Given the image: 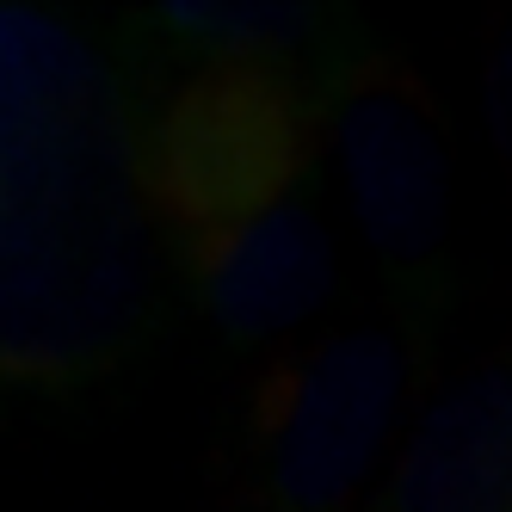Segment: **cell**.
Wrapping results in <instances>:
<instances>
[{
  "label": "cell",
  "instance_id": "6da1fadb",
  "mask_svg": "<svg viewBox=\"0 0 512 512\" xmlns=\"http://www.w3.org/2000/svg\"><path fill=\"white\" fill-rule=\"evenodd\" d=\"M161 223L124 62L50 0L0 7V371L75 395L155 334Z\"/></svg>",
  "mask_w": 512,
  "mask_h": 512
},
{
  "label": "cell",
  "instance_id": "7a4b0ae2",
  "mask_svg": "<svg viewBox=\"0 0 512 512\" xmlns=\"http://www.w3.org/2000/svg\"><path fill=\"white\" fill-rule=\"evenodd\" d=\"M124 75L161 247L216 340L253 352L321 321L340 297V247L315 192L327 167L315 87L149 44Z\"/></svg>",
  "mask_w": 512,
  "mask_h": 512
},
{
  "label": "cell",
  "instance_id": "3957f363",
  "mask_svg": "<svg viewBox=\"0 0 512 512\" xmlns=\"http://www.w3.org/2000/svg\"><path fill=\"white\" fill-rule=\"evenodd\" d=\"M321 161L383 290V315L438 334L457 309V192L432 87L377 38L315 93Z\"/></svg>",
  "mask_w": 512,
  "mask_h": 512
},
{
  "label": "cell",
  "instance_id": "277c9868",
  "mask_svg": "<svg viewBox=\"0 0 512 512\" xmlns=\"http://www.w3.org/2000/svg\"><path fill=\"white\" fill-rule=\"evenodd\" d=\"M432 334L364 315L303 340L253 383L235 438L247 512H346L383 469Z\"/></svg>",
  "mask_w": 512,
  "mask_h": 512
},
{
  "label": "cell",
  "instance_id": "5b68a950",
  "mask_svg": "<svg viewBox=\"0 0 512 512\" xmlns=\"http://www.w3.org/2000/svg\"><path fill=\"white\" fill-rule=\"evenodd\" d=\"M377 512H512V340L426 401Z\"/></svg>",
  "mask_w": 512,
  "mask_h": 512
},
{
  "label": "cell",
  "instance_id": "8992f818",
  "mask_svg": "<svg viewBox=\"0 0 512 512\" xmlns=\"http://www.w3.org/2000/svg\"><path fill=\"white\" fill-rule=\"evenodd\" d=\"M130 38L173 62L266 68L321 93L371 44V25L358 0H142Z\"/></svg>",
  "mask_w": 512,
  "mask_h": 512
},
{
  "label": "cell",
  "instance_id": "52a82bcc",
  "mask_svg": "<svg viewBox=\"0 0 512 512\" xmlns=\"http://www.w3.org/2000/svg\"><path fill=\"white\" fill-rule=\"evenodd\" d=\"M482 99H488L494 155H500V167H506V179H512V19L500 25V38H494V50H488V87H482Z\"/></svg>",
  "mask_w": 512,
  "mask_h": 512
}]
</instances>
